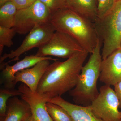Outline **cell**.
<instances>
[{
    "label": "cell",
    "mask_w": 121,
    "mask_h": 121,
    "mask_svg": "<svg viewBox=\"0 0 121 121\" xmlns=\"http://www.w3.org/2000/svg\"><path fill=\"white\" fill-rule=\"evenodd\" d=\"M89 54L84 51L65 61H54L41 78L36 93L48 102L73 89Z\"/></svg>",
    "instance_id": "1"
},
{
    "label": "cell",
    "mask_w": 121,
    "mask_h": 121,
    "mask_svg": "<svg viewBox=\"0 0 121 121\" xmlns=\"http://www.w3.org/2000/svg\"><path fill=\"white\" fill-rule=\"evenodd\" d=\"M50 22L56 31L71 36L89 54L93 52L99 39L93 22L68 8L52 13Z\"/></svg>",
    "instance_id": "2"
},
{
    "label": "cell",
    "mask_w": 121,
    "mask_h": 121,
    "mask_svg": "<svg viewBox=\"0 0 121 121\" xmlns=\"http://www.w3.org/2000/svg\"><path fill=\"white\" fill-rule=\"evenodd\" d=\"M103 43L99 38L97 45L89 60L83 65L78 82L70 91V95L76 104L89 106L99 94L97 83L99 78L101 63V52Z\"/></svg>",
    "instance_id": "3"
},
{
    "label": "cell",
    "mask_w": 121,
    "mask_h": 121,
    "mask_svg": "<svg viewBox=\"0 0 121 121\" xmlns=\"http://www.w3.org/2000/svg\"><path fill=\"white\" fill-rule=\"evenodd\" d=\"M98 37L103 43L102 59L120 48L121 40V0H117L112 8L94 23Z\"/></svg>",
    "instance_id": "4"
},
{
    "label": "cell",
    "mask_w": 121,
    "mask_h": 121,
    "mask_svg": "<svg viewBox=\"0 0 121 121\" xmlns=\"http://www.w3.org/2000/svg\"><path fill=\"white\" fill-rule=\"evenodd\" d=\"M55 31L50 21L36 25L28 33L19 47L0 56V64H9L18 60L25 52L34 48L41 47L48 42Z\"/></svg>",
    "instance_id": "5"
},
{
    "label": "cell",
    "mask_w": 121,
    "mask_h": 121,
    "mask_svg": "<svg viewBox=\"0 0 121 121\" xmlns=\"http://www.w3.org/2000/svg\"><path fill=\"white\" fill-rule=\"evenodd\" d=\"M84 51L85 50L71 36L56 31L48 42L38 48L35 55L40 57L52 56L68 59Z\"/></svg>",
    "instance_id": "6"
},
{
    "label": "cell",
    "mask_w": 121,
    "mask_h": 121,
    "mask_svg": "<svg viewBox=\"0 0 121 121\" xmlns=\"http://www.w3.org/2000/svg\"><path fill=\"white\" fill-rule=\"evenodd\" d=\"M51 15L46 5L37 0L30 6L17 9L13 28L17 33L25 35L36 25L49 22Z\"/></svg>",
    "instance_id": "7"
},
{
    "label": "cell",
    "mask_w": 121,
    "mask_h": 121,
    "mask_svg": "<svg viewBox=\"0 0 121 121\" xmlns=\"http://www.w3.org/2000/svg\"><path fill=\"white\" fill-rule=\"evenodd\" d=\"M96 117L104 121H121L119 102L114 89L105 85L90 105Z\"/></svg>",
    "instance_id": "8"
},
{
    "label": "cell",
    "mask_w": 121,
    "mask_h": 121,
    "mask_svg": "<svg viewBox=\"0 0 121 121\" xmlns=\"http://www.w3.org/2000/svg\"><path fill=\"white\" fill-rule=\"evenodd\" d=\"M44 60H58L51 56L40 57L36 55L26 56L23 59L18 61L14 65L9 64L0 65V84H3L5 88L15 89L16 84L15 82L16 74L24 69L32 67L40 61Z\"/></svg>",
    "instance_id": "9"
},
{
    "label": "cell",
    "mask_w": 121,
    "mask_h": 121,
    "mask_svg": "<svg viewBox=\"0 0 121 121\" xmlns=\"http://www.w3.org/2000/svg\"><path fill=\"white\" fill-rule=\"evenodd\" d=\"M99 80L105 85L114 86L121 80V48L102 59Z\"/></svg>",
    "instance_id": "10"
},
{
    "label": "cell",
    "mask_w": 121,
    "mask_h": 121,
    "mask_svg": "<svg viewBox=\"0 0 121 121\" xmlns=\"http://www.w3.org/2000/svg\"><path fill=\"white\" fill-rule=\"evenodd\" d=\"M18 89L21 93V98L30 106L35 121H53L46 109V99L37 93H33L23 83L20 85Z\"/></svg>",
    "instance_id": "11"
},
{
    "label": "cell",
    "mask_w": 121,
    "mask_h": 121,
    "mask_svg": "<svg viewBox=\"0 0 121 121\" xmlns=\"http://www.w3.org/2000/svg\"><path fill=\"white\" fill-rule=\"evenodd\" d=\"M50 60L40 61L31 68L24 69L16 74L15 82L26 85L33 93H36L39 82L50 64Z\"/></svg>",
    "instance_id": "12"
},
{
    "label": "cell",
    "mask_w": 121,
    "mask_h": 121,
    "mask_svg": "<svg viewBox=\"0 0 121 121\" xmlns=\"http://www.w3.org/2000/svg\"><path fill=\"white\" fill-rule=\"evenodd\" d=\"M60 106L66 111L72 121H104L95 116L90 106H81L72 104L60 97L48 100Z\"/></svg>",
    "instance_id": "13"
},
{
    "label": "cell",
    "mask_w": 121,
    "mask_h": 121,
    "mask_svg": "<svg viewBox=\"0 0 121 121\" xmlns=\"http://www.w3.org/2000/svg\"><path fill=\"white\" fill-rule=\"evenodd\" d=\"M31 115L28 103L15 96L9 99L6 115L2 121H25Z\"/></svg>",
    "instance_id": "14"
},
{
    "label": "cell",
    "mask_w": 121,
    "mask_h": 121,
    "mask_svg": "<svg viewBox=\"0 0 121 121\" xmlns=\"http://www.w3.org/2000/svg\"><path fill=\"white\" fill-rule=\"evenodd\" d=\"M66 1L67 8L94 23L97 19V0Z\"/></svg>",
    "instance_id": "15"
},
{
    "label": "cell",
    "mask_w": 121,
    "mask_h": 121,
    "mask_svg": "<svg viewBox=\"0 0 121 121\" xmlns=\"http://www.w3.org/2000/svg\"><path fill=\"white\" fill-rule=\"evenodd\" d=\"M17 9L13 1H9L0 8V26L13 28Z\"/></svg>",
    "instance_id": "16"
},
{
    "label": "cell",
    "mask_w": 121,
    "mask_h": 121,
    "mask_svg": "<svg viewBox=\"0 0 121 121\" xmlns=\"http://www.w3.org/2000/svg\"><path fill=\"white\" fill-rule=\"evenodd\" d=\"M46 107L53 121H72L71 117L64 108L51 102H47Z\"/></svg>",
    "instance_id": "17"
},
{
    "label": "cell",
    "mask_w": 121,
    "mask_h": 121,
    "mask_svg": "<svg viewBox=\"0 0 121 121\" xmlns=\"http://www.w3.org/2000/svg\"><path fill=\"white\" fill-rule=\"evenodd\" d=\"M21 93L18 89L5 88L0 90V121L4 118L7 112V103L9 99L20 96Z\"/></svg>",
    "instance_id": "18"
},
{
    "label": "cell",
    "mask_w": 121,
    "mask_h": 121,
    "mask_svg": "<svg viewBox=\"0 0 121 121\" xmlns=\"http://www.w3.org/2000/svg\"><path fill=\"white\" fill-rule=\"evenodd\" d=\"M17 33L14 28L0 26V55L1 56L4 47L10 48L13 45V39Z\"/></svg>",
    "instance_id": "19"
},
{
    "label": "cell",
    "mask_w": 121,
    "mask_h": 121,
    "mask_svg": "<svg viewBox=\"0 0 121 121\" xmlns=\"http://www.w3.org/2000/svg\"><path fill=\"white\" fill-rule=\"evenodd\" d=\"M116 0H97V19L102 18L109 12L112 8Z\"/></svg>",
    "instance_id": "20"
},
{
    "label": "cell",
    "mask_w": 121,
    "mask_h": 121,
    "mask_svg": "<svg viewBox=\"0 0 121 121\" xmlns=\"http://www.w3.org/2000/svg\"><path fill=\"white\" fill-rule=\"evenodd\" d=\"M47 7L51 14L65 8H67L66 0H39Z\"/></svg>",
    "instance_id": "21"
},
{
    "label": "cell",
    "mask_w": 121,
    "mask_h": 121,
    "mask_svg": "<svg viewBox=\"0 0 121 121\" xmlns=\"http://www.w3.org/2000/svg\"><path fill=\"white\" fill-rule=\"evenodd\" d=\"M37 0H13L17 9L24 8L34 4Z\"/></svg>",
    "instance_id": "22"
},
{
    "label": "cell",
    "mask_w": 121,
    "mask_h": 121,
    "mask_svg": "<svg viewBox=\"0 0 121 121\" xmlns=\"http://www.w3.org/2000/svg\"><path fill=\"white\" fill-rule=\"evenodd\" d=\"M114 90L119 102V108L121 109V80L113 86Z\"/></svg>",
    "instance_id": "23"
},
{
    "label": "cell",
    "mask_w": 121,
    "mask_h": 121,
    "mask_svg": "<svg viewBox=\"0 0 121 121\" xmlns=\"http://www.w3.org/2000/svg\"><path fill=\"white\" fill-rule=\"evenodd\" d=\"M13 1V0H0V6H2L6 2Z\"/></svg>",
    "instance_id": "24"
},
{
    "label": "cell",
    "mask_w": 121,
    "mask_h": 121,
    "mask_svg": "<svg viewBox=\"0 0 121 121\" xmlns=\"http://www.w3.org/2000/svg\"><path fill=\"white\" fill-rule=\"evenodd\" d=\"M25 121H35L32 115L28 119Z\"/></svg>",
    "instance_id": "25"
},
{
    "label": "cell",
    "mask_w": 121,
    "mask_h": 121,
    "mask_svg": "<svg viewBox=\"0 0 121 121\" xmlns=\"http://www.w3.org/2000/svg\"><path fill=\"white\" fill-rule=\"evenodd\" d=\"M120 48H121V43H120Z\"/></svg>",
    "instance_id": "26"
},
{
    "label": "cell",
    "mask_w": 121,
    "mask_h": 121,
    "mask_svg": "<svg viewBox=\"0 0 121 121\" xmlns=\"http://www.w3.org/2000/svg\"></svg>",
    "instance_id": "27"
}]
</instances>
